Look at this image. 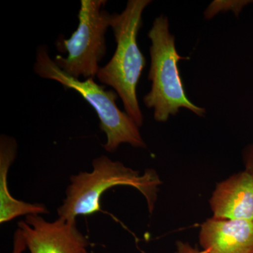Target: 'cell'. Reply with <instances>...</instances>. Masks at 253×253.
Here are the masks:
<instances>
[{
    "mask_svg": "<svg viewBox=\"0 0 253 253\" xmlns=\"http://www.w3.org/2000/svg\"><path fill=\"white\" fill-rule=\"evenodd\" d=\"M18 226L31 253H89V241L76 221H48L41 214H30Z\"/></svg>",
    "mask_w": 253,
    "mask_h": 253,
    "instance_id": "cell-6",
    "label": "cell"
},
{
    "mask_svg": "<svg viewBox=\"0 0 253 253\" xmlns=\"http://www.w3.org/2000/svg\"><path fill=\"white\" fill-rule=\"evenodd\" d=\"M148 37L151 42V66L148 75L151 88L143 101L146 107L154 110L155 121L166 122L180 109L189 110L199 117L204 116L206 109L196 106L186 96L178 63L189 58L178 54L175 38L169 32L167 16L160 15L155 18Z\"/></svg>",
    "mask_w": 253,
    "mask_h": 253,
    "instance_id": "cell-3",
    "label": "cell"
},
{
    "mask_svg": "<svg viewBox=\"0 0 253 253\" xmlns=\"http://www.w3.org/2000/svg\"><path fill=\"white\" fill-rule=\"evenodd\" d=\"M16 139L6 134L0 136V223L5 224L21 216L47 214V208L40 204H29L15 199L8 187L9 168L17 156Z\"/></svg>",
    "mask_w": 253,
    "mask_h": 253,
    "instance_id": "cell-9",
    "label": "cell"
},
{
    "mask_svg": "<svg viewBox=\"0 0 253 253\" xmlns=\"http://www.w3.org/2000/svg\"><path fill=\"white\" fill-rule=\"evenodd\" d=\"M26 249L27 247L23 239L22 231L18 228L14 233L12 253H23Z\"/></svg>",
    "mask_w": 253,
    "mask_h": 253,
    "instance_id": "cell-12",
    "label": "cell"
},
{
    "mask_svg": "<svg viewBox=\"0 0 253 253\" xmlns=\"http://www.w3.org/2000/svg\"><path fill=\"white\" fill-rule=\"evenodd\" d=\"M253 1L247 0H238V1H220L216 0L211 3L204 13L205 18L206 19H211L219 12H226L227 11H232L234 14L238 16L241 10L246 5L251 4Z\"/></svg>",
    "mask_w": 253,
    "mask_h": 253,
    "instance_id": "cell-10",
    "label": "cell"
},
{
    "mask_svg": "<svg viewBox=\"0 0 253 253\" xmlns=\"http://www.w3.org/2000/svg\"><path fill=\"white\" fill-rule=\"evenodd\" d=\"M175 253H208L205 251H200L199 249L192 247L188 243L182 241H177Z\"/></svg>",
    "mask_w": 253,
    "mask_h": 253,
    "instance_id": "cell-13",
    "label": "cell"
},
{
    "mask_svg": "<svg viewBox=\"0 0 253 253\" xmlns=\"http://www.w3.org/2000/svg\"><path fill=\"white\" fill-rule=\"evenodd\" d=\"M106 0H81L78 13L77 30L69 39L59 36L56 49L61 54L54 57L55 63L71 77L84 80L94 78L99 63L106 54V34L111 28V14L104 9Z\"/></svg>",
    "mask_w": 253,
    "mask_h": 253,
    "instance_id": "cell-5",
    "label": "cell"
},
{
    "mask_svg": "<svg viewBox=\"0 0 253 253\" xmlns=\"http://www.w3.org/2000/svg\"><path fill=\"white\" fill-rule=\"evenodd\" d=\"M92 167L91 172H81L70 177L66 198L57 209L58 218L76 221L78 216L99 212L102 195L117 186L135 188L146 199L149 212H153L161 184L154 170L148 169L140 174L104 155L93 160Z\"/></svg>",
    "mask_w": 253,
    "mask_h": 253,
    "instance_id": "cell-2",
    "label": "cell"
},
{
    "mask_svg": "<svg viewBox=\"0 0 253 253\" xmlns=\"http://www.w3.org/2000/svg\"><path fill=\"white\" fill-rule=\"evenodd\" d=\"M33 69L39 77L57 82L66 89L76 91L90 105L99 118L100 129L106 134L104 148L107 152H115L123 144L146 147L139 126L118 108L116 101L119 96L116 91L106 90L105 86L95 83L94 78L81 81L66 74L51 59L46 45L37 49Z\"/></svg>",
    "mask_w": 253,
    "mask_h": 253,
    "instance_id": "cell-4",
    "label": "cell"
},
{
    "mask_svg": "<svg viewBox=\"0 0 253 253\" xmlns=\"http://www.w3.org/2000/svg\"><path fill=\"white\" fill-rule=\"evenodd\" d=\"M245 171L249 173L253 180V143L249 145L244 151Z\"/></svg>",
    "mask_w": 253,
    "mask_h": 253,
    "instance_id": "cell-11",
    "label": "cell"
},
{
    "mask_svg": "<svg viewBox=\"0 0 253 253\" xmlns=\"http://www.w3.org/2000/svg\"><path fill=\"white\" fill-rule=\"evenodd\" d=\"M151 3V0H129L122 12L111 14V28L116 49L111 59L100 67L96 75L102 84L113 88L122 100L125 112L139 127L143 126L144 116L136 87L146 60L138 45L137 36L142 26L143 12Z\"/></svg>",
    "mask_w": 253,
    "mask_h": 253,
    "instance_id": "cell-1",
    "label": "cell"
},
{
    "mask_svg": "<svg viewBox=\"0 0 253 253\" xmlns=\"http://www.w3.org/2000/svg\"><path fill=\"white\" fill-rule=\"evenodd\" d=\"M213 217L253 221V180L246 171L218 184L211 200Z\"/></svg>",
    "mask_w": 253,
    "mask_h": 253,
    "instance_id": "cell-8",
    "label": "cell"
},
{
    "mask_svg": "<svg viewBox=\"0 0 253 253\" xmlns=\"http://www.w3.org/2000/svg\"><path fill=\"white\" fill-rule=\"evenodd\" d=\"M200 244L208 253H253V221L211 218L201 226Z\"/></svg>",
    "mask_w": 253,
    "mask_h": 253,
    "instance_id": "cell-7",
    "label": "cell"
}]
</instances>
